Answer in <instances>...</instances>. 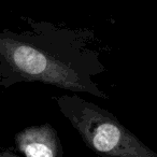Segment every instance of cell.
Returning <instances> with one entry per match:
<instances>
[{
    "label": "cell",
    "mask_w": 157,
    "mask_h": 157,
    "mask_svg": "<svg viewBox=\"0 0 157 157\" xmlns=\"http://www.w3.org/2000/svg\"><path fill=\"white\" fill-rule=\"evenodd\" d=\"M28 29L0 30V85L38 82L109 99L95 78L105 72L92 29L27 17Z\"/></svg>",
    "instance_id": "obj_1"
},
{
    "label": "cell",
    "mask_w": 157,
    "mask_h": 157,
    "mask_svg": "<svg viewBox=\"0 0 157 157\" xmlns=\"http://www.w3.org/2000/svg\"><path fill=\"white\" fill-rule=\"evenodd\" d=\"M61 114L69 121L90 150L101 157H157L114 114L72 93L55 98Z\"/></svg>",
    "instance_id": "obj_2"
},
{
    "label": "cell",
    "mask_w": 157,
    "mask_h": 157,
    "mask_svg": "<svg viewBox=\"0 0 157 157\" xmlns=\"http://www.w3.org/2000/svg\"><path fill=\"white\" fill-rule=\"evenodd\" d=\"M15 151L23 157H63V148L58 133L48 123L18 131L14 137Z\"/></svg>",
    "instance_id": "obj_3"
},
{
    "label": "cell",
    "mask_w": 157,
    "mask_h": 157,
    "mask_svg": "<svg viewBox=\"0 0 157 157\" xmlns=\"http://www.w3.org/2000/svg\"><path fill=\"white\" fill-rule=\"evenodd\" d=\"M0 157H23L20 153L15 152V148H6L0 152Z\"/></svg>",
    "instance_id": "obj_4"
}]
</instances>
